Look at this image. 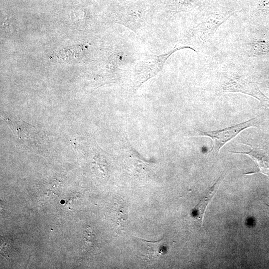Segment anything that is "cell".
<instances>
[{
    "label": "cell",
    "mask_w": 269,
    "mask_h": 269,
    "mask_svg": "<svg viewBox=\"0 0 269 269\" xmlns=\"http://www.w3.org/2000/svg\"><path fill=\"white\" fill-rule=\"evenodd\" d=\"M231 11H215L206 13L197 21L195 29L199 42L207 43L214 36L219 27L232 15Z\"/></svg>",
    "instance_id": "277c9868"
},
{
    "label": "cell",
    "mask_w": 269,
    "mask_h": 269,
    "mask_svg": "<svg viewBox=\"0 0 269 269\" xmlns=\"http://www.w3.org/2000/svg\"><path fill=\"white\" fill-rule=\"evenodd\" d=\"M140 247L141 254L147 261L157 260L167 251V247L163 239L154 242L140 239Z\"/></svg>",
    "instance_id": "8992f818"
},
{
    "label": "cell",
    "mask_w": 269,
    "mask_h": 269,
    "mask_svg": "<svg viewBox=\"0 0 269 269\" xmlns=\"http://www.w3.org/2000/svg\"><path fill=\"white\" fill-rule=\"evenodd\" d=\"M115 221L123 229L128 223V211L126 204L122 199H116L112 208Z\"/></svg>",
    "instance_id": "ba28073f"
},
{
    "label": "cell",
    "mask_w": 269,
    "mask_h": 269,
    "mask_svg": "<svg viewBox=\"0 0 269 269\" xmlns=\"http://www.w3.org/2000/svg\"><path fill=\"white\" fill-rule=\"evenodd\" d=\"M221 89L225 93L238 92L250 95L258 100L262 105L269 106V98L261 91L256 82L247 76L229 73L223 80Z\"/></svg>",
    "instance_id": "6da1fadb"
},
{
    "label": "cell",
    "mask_w": 269,
    "mask_h": 269,
    "mask_svg": "<svg viewBox=\"0 0 269 269\" xmlns=\"http://www.w3.org/2000/svg\"><path fill=\"white\" fill-rule=\"evenodd\" d=\"M260 122V117L251 119L223 129L210 132L198 130V136L210 137L213 144L210 152L217 155L220 149L243 130L251 127H256Z\"/></svg>",
    "instance_id": "3957f363"
},
{
    "label": "cell",
    "mask_w": 269,
    "mask_h": 269,
    "mask_svg": "<svg viewBox=\"0 0 269 269\" xmlns=\"http://www.w3.org/2000/svg\"><path fill=\"white\" fill-rule=\"evenodd\" d=\"M224 178L225 176L221 175L212 186L207 188L200 199L198 204L193 210V215L201 226L203 224L206 208L209 203L212 201Z\"/></svg>",
    "instance_id": "5b68a950"
},
{
    "label": "cell",
    "mask_w": 269,
    "mask_h": 269,
    "mask_svg": "<svg viewBox=\"0 0 269 269\" xmlns=\"http://www.w3.org/2000/svg\"><path fill=\"white\" fill-rule=\"evenodd\" d=\"M191 49L196 51L193 47L188 45H176L170 51L159 55H150L140 62L136 67L134 85L139 87L142 83L155 76L162 68L167 59L174 52L183 49Z\"/></svg>",
    "instance_id": "7a4b0ae2"
},
{
    "label": "cell",
    "mask_w": 269,
    "mask_h": 269,
    "mask_svg": "<svg viewBox=\"0 0 269 269\" xmlns=\"http://www.w3.org/2000/svg\"><path fill=\"white\" fill-rule=\"evenodd\" d=\"M247 145L251 147L250 151L248 152L230 151V152L248 155L255 161L259 168V171L257 172H261L269 176V156L262 150L253 148L250 145Z\"/></svg>",
    "instance_id": "52a82bcc"
},
{
    "label": "cell",
    "mask_w": 269,
    "mask_h": 269,
    "mask_svg": "<svg viewBox=\"0 0 269 269\" xmlns=\"http://www.w3.org/2000/svg\"><path fill=\"white\" fill-rule=\"evenodd\" d=\"M267 205L269 207V205Z\"/></svg>",
    "instance_id": "30bf717a"
},
{
    "label": "cell",
    "mask_w": 269,
    "mask_h": 269,
    "mask_svg": "<svg viewBox=\"0 0 269 269\" xmlns=\"http://www.w3.org/2000/svg\"><path fill=\"white\" fill-rule=\"evenodd\" d=\"M84 233V239L86 243L90 246H93L95 242V236L90 227H86Z\"/></svg>",
    "instance_id": "9c48e42d"
}]
</instances>
